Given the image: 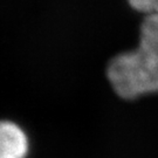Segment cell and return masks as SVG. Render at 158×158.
<instances>
[{"label": "cell", "mask_w": 158, "mask_h": 158, "mask_svg": "<svg viewBox=\"0 0 158 158\" xmlns=\"http://www.w3.org/2000/svg\"><path fill=\"white\" fill-rule=\"evenodd\" d=\"M107 77L124 100L158 93V15H148L139 27L138 45L108 62Z\"/></svg>", "instance_id": "6da1fadb"}, {"label": "cell", "mask_w": 158, "mask_h": 158, "mask_svg": "<svg viewBox=\"0 0 158 158\" xmlns=\"http://www.w3.org/2000/svg\"><path fill=\"white\" fill-rule=\"evenodd\" d=\"M29 138L20 125L0 119V158H27Z\"/></svg>", "instance_id": "7a4b0ae2"}, {"label": "cell", "mask_w": 158, "mask_h": 158, "mask_svg": "<svg viewBox=\"0 0 158 158\" xmlns=\"http://www.w3.org/2000/svg\"><path fill=\"white\" fill-rule=\"evenodd\" d=\"M131 8L148 15H158V0H127Z\"/></svg>", "instance_id": "3957f363"}]
</instances>
